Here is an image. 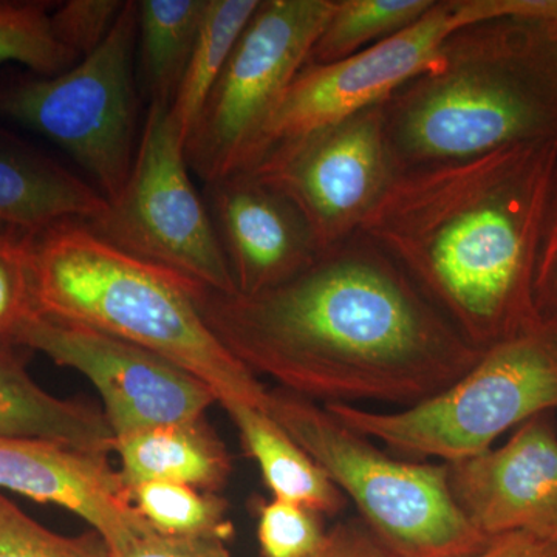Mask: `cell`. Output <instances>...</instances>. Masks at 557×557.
I'll list each match as a JSON object with an SVG mask.
<instances>
[{
    "mask_svg": "<svg viewBox=\"0 0 557 557\" xmlns=\"http://www.w3.org/2000/svg\"><path fill=\"white\" fill-rule=\"evenodd\" d=\"M0 557L112 556L97 531H86L78 536L54 533L0 493Z\"/></svg>",
    "mask_w": 557,
    "mask_h": 557,
    "instance_id": "obj_26",
    "label": "cell"
},
{
    "mask_svg": "<svg viewBox=\"0 0 557 557\" xmlns=\"http://www.w3.org/2000/svg\"><path fill=\"white\" fill-rule=\"evenodd\" d=\"M258 516L262 557H313L327 534L322 516L292 502H262Z\"/></svg>",
    "mask_w": 557,
    "mask_h": 557,
    "instance_id": "obj_27",
    "label": "cell"
},
{
    "mask_svg": "<svg viewBox=\"0 0 557 557\" xmlns=\"http://www.w3.org/2000/svg\"><path fill=\"white\" fill-rule=\"evenodd\" d=\"M62 368L86 376L101 395L113 437L203 418L214 392L188 370L100 330L39 314L17 336Z\"/></svg>",
    "mask_w": 557,
    "mask_h": 557,
    "instance_id": "obj_12",
    "label": "cell"
},
{
    "mask_svg": "<svg viewBox=\"0 0 557 557\" xmlns=\"http://www.w3.org/2000/svg\"><path fill=\"white\" fill-rule=\"evenodd\" d=\"M533 20L544 24L548 32L557 38V0H542L541 10Z\"/></svg>",
    "mask_w": 557,
    "mask_h": 557,
    "instance_id": "obj_33",
    "label": "cell"
},
{
    "mask_svg": "<svg viewBox=\"0 0 557 557\" xmlns=\"http://www.w3.org/2000/svg\"><path fill=\"white\" fill-rule=\"evenodd\" d=\"M17 346L0 343V437L44 440L87 453H113L104 412L54 397L32 379Z\"/></svg>",
    "mask_w": 557,
    "mask_h": 557,
    "instance_id": "obj_17",
    "label": "cell"
},
{
    "mask_svg": "<svg viewBox=\"0 0 557 557\" xmlns=\"http://www.w3.org/2000/svg\"><path fill=\"white\" fill-rule=\"evenodd\" d=\"M557 137L395 175L359 228L480 351L539 327L534 273Z\"/></svg>",
    "mask_w": 557,
    "mask_h": 557,
    "instance_id": "obj_2",
    "label": "cell"
},
{
    "mask_svg": "<svg viewBox=\"0 0 557 557\" xmlns=\"http://www.w3.org/2000/svg\"><path fill=\"white\" fill-rule=\"evenodd\" d=\"M126 485L170 482L219 493L231 474V457L203 418L160 424L115 438Z\"/></svg>",
    "mask_w": 557,
    "mask_h": 557,
    "instance_id": "obj_18",
    "label": "cell"
},
{
    "mask_svg": "<svg viewBox=\"0 0 557 557\" xmlns=\"http://www.w3.org/2000/svg\"><path fill=\"white\" fill-rule=\"evenodd\" d=\"M109 208L97 186L0 135V226L35 236L62 220L98 222Z\"/></svg>",
    "mask_w": 557,
    "mask_h": 557,
    "instance_id": "obj_16",
    "label": "cell"
},
{
    "mask_svg": "<svg viewBox=\"0 0 557 557\" xmlns=\"http://www.w3.org/2000/svg\"><path fill=\"white\" fill-rule=\"evenodd\" d=\"M260 2L207 0L188 67L171 104L172 116L185 141Z\"/></svg>",
    "mask_w": 557,
    "mask_h": 557,
    "instance_id": "obj_21",
    "label": "cell"
},
{
    "mask_svg": "<svg viewBox=\"0 0 557 557\" xmlns=\"http://www.w3.org/2000/svg\"><path fill=\"white\" fill-rule=\"evenodd\" d=\"M112 557H230V552L222 541L170 537L150 531Z\"/></svg>",
    "mask_w": 557,
    "mask_h": 557,
    "instance_id": "obj_30",
    "label": "cell"
},
{
    "mask_svg": "<svg viewBox=\"0 0 557 557\" xmlns=\"http://www.w3.org/2000/svg\"><path fill=\"white\" fill-rule=\"evenodd\" d=\"M222 409L239 431L242 446L259 465L273 498L309 508L319 516H335L347 498L317 461L265 412L242 403Z\"/></svg>",
    "mask_w": 557,
    "mask_h": 557,
    "instance_id": "obj_19",
    "label": "cell"
},
{
    "mask_svg": "<svg viewBox=\"0 0 557 557\" xmlns=\"http://www.w3.org/2000/svg\"><path fill=\"white\" fill-rule=\"evenodd\" d=\"M435 0H336L306 65L347 60L420 21Z\"/></svg>",
    "mask_w": 557,
    "mask_h": 557,
    "instance_id": "obj_22",
    "label": "cell"
},
{
    "mask_svg": "<svg viewBox=\"0 0 557 557\" xmlns=\"http://www.w3.org/2000/svg\"><path fill=\"white\" fill-rule=\"evenodd\" d=\"M313 557H392L362 520L341 522L325 534Z\"/></svg>",
    "mask_w": 557,
    "mask_h": 557,
    "instance_id": "obj_31",
    "label": "cell"
},
{
    "mask_svg": "<svg viewBox=\"0 0 557 557\" xmlns=\"http://www.w3.org/2000/svg\"><path fill=\"white\" fill-rule=\"evenodd\" d=\"M336 0H262L185 141L205 185L247 166L256 143L306 67Z\"/></svg>",
    "mask_w": 557,
    "mask_h": 557,
    "instance_id": "obj_8",
    "label": "cell"
},
{
    "mask_svg": "<svg viewBox=\"0 0 557 557\" xmlns=\"http://www.w3.org/2000/svg\"><path fill=\"white\" fill-rule=\"evenodd\" d=\"M265 412L357 505L392 557H471L491 541L457 507L445 463L388 457L324 406L277 387L269 391Z\"/></svg>",
    "mask_w": 557,
    "mask_h": 557,
    "instance_id": "obj_5",
    "label": "cell"
},
{
    "mask_svg": "<svg viewBox=\"0 0 557 557\" xmlns=\"http://www.w3.org/2000/svg\"><path fill=\"white\" fill-rule=\"evenodd\" d=\"M0 490L69 509L104 539L110 556L153 531L106 454L44 440L0 437Z\"/></svg>",
    "mask_w": 557,
    "mask_h": 557,
    "instance_id": "obj_14",
    "label": "cell"
},
{
    "mask_svg": "<svg viewBox=\"0 0 557 557\" xmlns=\"http://www.w3.org/2000/svg\"><path fill=\"white\" fill-rule=\"evenodd\" d=\"M137 2L124 3L108 38L57 76L0 81V116L49 138L89 172L109 203L129 178L138 143L134 57Z\"/></svg>",
    "mask_w": 557,
    "mask_h": 557,
    "instance_id": "obj_7",
    "label": "cell"
},
{
    "mask_svg": "<svg viewBox=\"0 0 557 557\" xmlns=\"http://www.w3.org/2000/svg\"><path fill=\"white\" fill-rule=\"evenodd\" d=\"M525 10L527 0H435L420 21L392 38L347 60L306 65L240 172L248 171L274 146L386 101L403 84L431 67L443 44L461 28L500 17H520Z\"/></svg>",
    "mask_w": 557,
    "mask_h": 557,
    "instance_id": "obj_10",
    "label": "cell"
},
{
    "mask_svg": "<svg viewBox=\"0 0 557 557\" xmlns=\"http://www.w3.org/2000/svg\"><path fill=\"white\" fill-rule=\"evenodd\" d=\"M33 273L44 317L100 330L170 359L211 387L220 406L265 410L270 388L208 327L196 282L115 247L75 219L33 236Z\"/></svg>",
    "mask_w": 557,
    "mask_h": 557,
    "instance_id": "obj_4",
    "label": "cell"
},
{
    "mask_svg": "<svg viewBox=\"0 0 557 557\" xmlns=\"http://www.w3.org/2000/svg\"><path fill=\"white\" fill-rule=\"evenodd\" d=\"M322 406L344 426L398 456L465 460L491 449L508 429L557 409V335L539 325L498 344L456 383L410 408Z\"/></svg>",
    "mask_w": 557,
    "mask_h": 557,
    "instance_id": "obj_6",
    "label": "cell"
},
{
    "mask_svg": "<svg viewBox=\"0 0 557 557\" xmlns=\"http://www.w3.org/2000/svg\"><path fill=\"white\" fill-rule=\"evenodd\" d=\"M121 0H69L54 7V35L78 58L89 57L108 38L124 9Z\"/></svg>",
    "mask_w": 557,
    "mask_h": 557,
    "instance_id": "obj_28",
    "label": "cell"
},
{
    "mask_svg": "<svg viewBox=\"0 0 557 557\" xmlns=\"http://www.w3.org/2000/svg\"><path fill=\"white\" fill-rule=\"evenodd\" d=\"M196 298L208 327L245 368L318 405L410 408L483 355L359 233L258 295L199 285Z\"/></svg>",
    "mask_w": 557,
    "mask_h": 557,
    "instance_id": "obj_1",
    "label": "cell"
},
{
    "mask_svg": "<svg viewBox=\"0 0 557 557\" xmlns=\"http://www.w3.org/2000/svg\"><path fill=\"white\" fill-rule=\"evenodd\" d=\"M51 5L36 0H0V62H17L39 76L60 75L79 62L54 35Z\"/></svg>",
    "mask_w": 557,
    "mask_h": 557,
    "instance_id": "obj_24",
    "label": "cell"
},
{
    "mask_svg": "<svg viewBox=\"0 0 557 557\" xmlns=\"http://www.w3.org/2000/svg\"><path fill=\"white\" fill-rule=\"evenodd\" d=\"M189 172L171 104L149 102L126 186L108 214L89 225L137 258L233 295L237 288L228 259Z\"/></svg>",
    "mask_w": 557,
    "mask_h": 557,
    "instance_id": "obj_9",
    "label": "cell"
},
{
    "mask_svg": "<svg viewBox=\"0 0 557 557\" xmlns=\"http://www.w3.org/2000/svg\"><path fill=\"white\" fill-rule=\"evenodd\" d=\"M138 44L150 102L172 104L203 17L207 0H139Z\"/></svg>",
    "mask_w": 557,
    "mask_h": 557,
    "instance_id": "obj_20",
    "label": "cell"
},
{
    "mask_svg": "<svg viewBox=\"0 0 557 557\" xmlns=\"http://www.w3.org/2000/svg\"><path fill=\"white\" fill-rule=\"evenodd\" d=\"M534 310L541 327L557 335V168L539 242Z\"/></svg>",
    "mask_w": 557,
    "mask_h": 557,
    "instance_id": "obj_29",
    "label": "cell"
},
{
    "mask_svg": "<svg viewBox=\"0 0 557 557\" xmlns=\"http://www.w3.org/2000/svg\"><path fill=\"white\" fill-rule=\"evenodd\" d=\"M446 465L457 507L483 536L557 541V431L552 412L518 426L497 449Z\"/></svg>",
    "mask_w": 557,
    "mask_h": 557,
    "instance_id": "obj_13",
    "label": "cell"
},
{
    "mask_svg": "<svg viewBox=\"0 0 557 557\" xmlns=\"http://www.w3.org/2000/svg\"><path fill=\"white\" fill-rule=\"evenodd\" d=\"M138 515L157 533L178 539L228 541L225 498L218 493L170 482H146L131 487Z\"/></svg>",
    "mask_w": 557,
    "mask_h": 557,
    "instance_id": "obj_23",
    "label": "cell"
},
{
    "mask_svg": "<svg viewBox=\"0 0 557 557\" xmlns=\"http://www.w3.org/2000/svg\"><path fill=\"white\" fill-rule=\"evenodd\" d=\"M244 174L287 197L319 251L359 233L395 178L381 104L274 146Z\"/></svg>",
    "mask_w": 557,
    "mask_h": 557,
    "instance_id": "obj_11",
    "label": "cell"
},
{
    "mask_svg": "<svg viewBox=\"0 0 557 557\" xmlns=\"http://www.w3.org/2000/svg\"><path fill=\"white\" fill-rule=\"evenodd\" d=\"M208 209L237 293L258 295L321 255L299 209L276 189L237 172L207 185Z\"/></svg>",
    "mask_w": 557,
    "mask_h": 557,
    "instance_id": "obj_15",
    "label": "cell"
},
{
    "mask_svg": "<svg viewBox=\"0 0 557 557\" xmlns=\"http://www.w3.org/2000/svg\"><path fill=\"white\" fill-rule=\"evenodd\" d=\"M33 273V236L0 226V343L14 344L39 317Z\"/></svg>",
    "mask_w": 557,
    "mask_h": 557,
    "instance_id": "obj_25",
    "label": "cell"
},
{
    "mask_svg": "<svg viewBox=\"0 0 557 557\" xmlns=\"http://www.w3.org/2000/svg\"><path fill=\"white\" fill-rule=\"evenodd\" d=\"M471 557H557V541L520 531L491 539Z\"/></svg>",
    "mask_w": 557,
    "mask_h": 557,
    "instance_id": "obj_32",
    "label": "cell"
},
{
    "mask_svg": "<svg viewBox=\"0 0 557 557\" xmlns=\"http://www.w3.org/2000/svg\"><path fill=\"white\" fill-rule=\"evenodd\" d=\"M395 175L557 137V38L539 21L461 28L381 102Z\"/></svg>",
    "mask_w": 557,
    "mask_h": 557,
    "instance_id": "obj_3",
    "label": "cell"
}]
</instances>
